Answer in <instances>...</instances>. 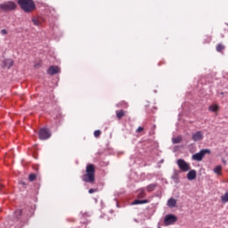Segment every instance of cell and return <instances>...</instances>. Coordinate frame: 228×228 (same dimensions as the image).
<instances>
[{
  "instance_id": "cell-13",
  "label": "cell",
  "mask_w": 228,
  "mask_h": 228,
  "mask_svg": "<svg viewBox=\"0 0 228 228\" xmlns=\"http://www.w3.org/2000/svg\"><path fill=\"white\" fill-rule=\"evenodd\" d=\"M221 200L223 203H226L228 201V192H226L225 194L221 197Z\"/></svg>"
},
{
  "instance_id": "cell-6",
  "label": "cell",
  "mask_w": 228,
  "mask_h": 228,
  "mask_svg": "<svg viewBox=\"0 0 228 228\" xmlns=\"http://www.w3.org/2000/svg\"><path fill=\"white\" fill-rule=\"evenodd\" d=\"M50 135V132L47 128H42L39 131V138L41 139H46Z\"/></svg>"
},
{
  "instance_id": "cell-1",
  "label": "cell",
  "mask_w": 228,
  "mask_h": 228,
  "mask_svg": "<svg viewBox=\"0 0 228 228\" xmlns=\"http://www.w3.org/2000/svg\"><path fill=\"white\" fill-rule=\"evenodd\" d=\"M18 4L21 8L26 12H30L35 9V5L33 0H19Z\"/></svg>"
},
{
  "instance_id": "cell-9",
  "label": "cell",
  "mask_w": 228,
  "mask_h": 228,
  "mask_svg": "<svg viewBox=\"0 0 228 228\" xmlns=\"http://www.w3.org/2000/svg\"><path fill=\"white\" fill-rule=\"evenodd\" d=\"M196 172L195 170H191L187 175V178L189 180H193L196 177Z\"/></svg>"
},
{
  "instance_id": "cell-4",
  "label": "cell",
  "mask_w": 228,
  "mask_h": 228,
  "mask_svg": "<svg viewBox=\"0 0 228 228\" xmlns=\"http://www.w3.org/2000/svg\"><path fill=\"white\" fill-rule=\"evenodd\" d=\"M177 217L173 214H168L166 215L164 219V224L169 225L175 223L177 221Z\"/></svg>"
},
{
  "instance_id": "cell-15",
  "label": "cell",
  "mask_w": 228,
  "mask_h": 228,
  "mask_svg": "<svg viewBox=\"0 0 228 228\" xmlns=\"http://www.w3.org/2000/svg\"><path fill=\"white\" fill-rule=\"evenodd\" d=\"M1 32H2V33H3V34H5V33H7L6 31H5V30H2V31H1Z\"/></svg>"
},
{
  "instance_id": "cell-5",
  "label": "cell",
  "mask_w": 228,
  "mask_h": 228,
  "mask_svg": "<svg viewBox=\"0 0 228 228\" xmlns=\"http://www.w3.org/2000/svg\"><path fill=\"white\" fill-rule=\"evenodd\" d=\"M177 163L179 168L183 172H187L189 170V165L184 160H178Z\"/></svg>"
},
{
  "instance_id": "cell-8",
  "label": "cell",
  "mask_w": 228,
  "mask_h": 228,
  "mask_svg": "<svg viewBox=\"0 0 228 228\" xmlns=\"http://www.w3.org/2000/svg\"><path fill=\"white\" fill-rule=\"evenodd\" d=\"M48 72L51 75L56 74L59 72V67L58 66H50L48 69Z\"/></svg>"
},
{
  "instance_id": "cell-14",
  "label": "cell",
  "mask_w": 228,
  "mask_h": 228,
  "mask_svg": "<svg viewBox=\"0 0 228 228\" xmlns=\"http://www.w3.org/2000/svg\"><path fill=\"white\" fill-rule=\"evenodd\" d=\"M148 201H135V202L133 203V204H144V203H147Z\"/></svg>"
},
{
  "instance_id": "cell-10",
  "label": "cell",
  "mask_w": 228,
  "mask_h": 228,
  "mask_svg": "<svg viewBox=\"0 0 228 228\" xmlns=\"http://www.w3.org/2000/svg\"><path fill=\"white\" fill-rule=\"evenodd\" d=\"M177 203L176 199L173 198H171L168 200L167 202V205L170 208H174L176 206Z\"/></svg>"
},
{
  "instance_id": "cell-7",
  "label": "cell",
  "mask_w": 228,
  "mask_h": 228,
  "mask_svg": "<svg viewBox=\"0 0 228 228\" xmlns=\"http://www.w3.org/2000/svg\"><path fill=\"white\" fill-rule=\"evenodd\" d=\"M203 135L202 132L201 131H198L194 133L192 135V139L194 141L197 142L200 141L203 139Z\"/></svg>"
},
{
  "instance_id": "cell-2",
  "label": "cell",
  "mask_w": 228,
  "mask_h": 228,
  "mask_svg": "<svg viewBox=\"0 0 228 228\" xmlns=\"http://www.w3.org/2000/svg\"><path fill=\"white\" fill-rule=\"evenodd\" d=\"M16 4L14 2L9 1L5 2L0 5V9L4 11H11L16 8Z\"/></svg>"
},
{
  "instance_id": "cell-3",
  "label": "cell",
  "mask_w": 228,
  "mask_h": 228,
  "mask_svg": "<svg viewBox=\"0 0 228 228\" xmlns=\"http://www.w3.org/2000/svg\"><path fill=\"white\" fill-rule=\"evenodd\" d=\"M211 151L209 149H202L201 151L200 152L194 154L192 156V158L194 160H197V161H200L202 160L204 156H205V154H209Z\"/></svg>"
},
{
  "instance_id": "cell-11",
  "label": "cell",
  "mask_w": 228,
  "mask_h": 228,
  "mask_svg": "<svg viewBox=\"0 0 228 228\" xmlns=\"http://www.w3.org/2000/svg\"><path fill=\"white\" fill-rule=\"evenodd\" d=\"M221 171H222V167L221 165H218V166H217L214 169V172L219 175H221Z\"/></svg>"
},
{
  "instance_id": "cell-12",
  "label": "cell",
  "mask_w": 228,
  "mask_h": 228,
  "mask_svg": "<svg viewBox=\"0 0 228 228\" xmlns=\"http://www.w3.org/2000/svg\"><path fill=\"white\" fill-rule=\"evenodd\" d=\"M181 140H182V137L180 136H178L173 138L172 142L174 144H177L181 142Z\"/></svg>"
}]
</instances>
